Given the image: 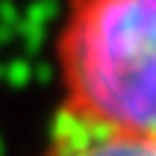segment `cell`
Returning a JSON list of instances; mask_svg holds the SVG:
<instances>
[{
	"mask_svg": "<svg viewBox=\"0 0 156 156\" xmlns=\"http://www.w3.org/2000/svg\"><path fill=\"white\" fill-rule=\"evenodd\" d=\"M38 156H156V136L118 130L62 106Z\"/></svg>",
	"mask_w": 156,
	"mask_h": 156,
	"instance_id": "obj_2",
	"label": "cell"
},
{
	"mask_svg": "<svg viewBox=\"0 0 156 156\" xmlns=\"http://www.w3.org/2000/svg\"><path fill=\"white\" fill-rule=\"evenodd\" d=\"M56 68L68 109L156 136V0H68Z\"/></svg>",
	"mask_w": 156,
	"mask_h": 156,
	"instance_id": "obj_1",
	"label": "cell"
}]
</instances>
